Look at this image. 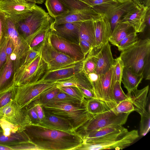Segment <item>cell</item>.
Listing matches in <instances>:
<instances>
[{"mask_svg":"<svg viewBox=\"0 0 150 150\" xmlns=\"http://www.w3.org/2000/svg\"><path fill=\"white\" fill-rule=\"evenodd\" d=\"M118 1H122L123 0H116Z\"/></svg>","mask_w":150,"mask_h":150,"instance_id":"obj_60","label":"cell"},{"mask_svg":"<svg viewBox=\"0 0 150 150\" xmlns=\"http://www.w3.org/2000/svg\"><path fill=\"white\" fill-rule=\"evenodd\" d=\"M143 78L142 74H136L129 69L124 67L121 82L124 87L127 89V93H129L133 90L137 89Z\"/></svg>","mask_w":150,"mask_h":150,"instance_id":"obj_25","label":"cell"},{"mask_svg":"<svg viewBox=\"0 0 150 150\" xmlns=\"http://www.w3.org/2000/svg\"><path fill=\"white\" fill-rule=\"evenodd\" d=\"M44 112L45 117L39 125L47 128L65 132H76L74 130L71 123L67 119L45 111Z\"/></svg>","mask_w":150,"mask_h":150,"instance_id":"obj_19","label":"cell"},{"mask_svg":"<svg viewBox=\"0 0 150 150\" xmlns=\"http://www.w3.org/2000/svg\"><path fill=\"white\" fill-rule=\"evenodd\" d=\"M13 48L14 47L13 42L12 40L9 38L7 41L6 48V53L7 57H10L13 52Z\"/></svg>","mask_w":150,"mask_h":150,"instance_id":"obj_54","label":"cell"},{"mask_svg":"<svg viewBox=\"0 0 150 150\" xmlns=\"http://www.w3.org/2000/svg\"><path fill=\"white\" fill-rule=\"evenodd\" d=\"M79 44L85 57L88 53L94 48L89 42L85 40H79Z\"/></svg>","mask_w":150,"mask_h":150,"instance_id":"obj_49","label":"cell"},{"mask_svg":"<svg viewBox=\"0 0 150 150\" xmlns=\"http://www.w3.org/2000/svg\"><path fill=\"white\" fill-rule=\"evenodd\" d=\"M0 119H4L23 130L26 126L32 124L26 107H21L14 100L0 108Z\"/></svg>","mask_w":150,"mask_h":150,"instance_id":"obj_10","label":"cell"},{"mask_svg":"<svg viewBox=\"0 0 150 150\" xmlns=\"http://www.w3.org/2000/svg\"><path fill=\"white\" fill-rule=\"evenodd\" d=\"M136 5L132 0H124L118 3L105 14L108 19L112 33L122 16Z\"/></svg>","mask_w":150,"mask_h":150,"instance_id":"obj_18","label":"cell"},{"mask_svg":"<svg viewBox=\"0 0 150 150\" xmlns=\"http://www.w3.org/2000/svg\"><path fill=\"white\" fill-rule=\"evenodd\" d=\"M52 25V23L51 28L37 50L39 54L47 64V70L58 69L80 62L59 51L53 46L50 39Z\"/></svg>","mask_w":150,"mask_h":150,"instance_id":"obj_6","label":"cell"},{"mask_svg":"<svg viewBox=\"0 0 150 150\" xmlns=\"http://www.w3.org/2000/svg\"><path fill=\"white\" fill-rule=\"evenodd\" d=\"M130 113L118 114L112 109L93 115L83 126L79 128V134L86 133L112 125L125 124Z\"/></svg>","mask_w":150,"mask_h":150,"instance_id":"obj_8","label":"cell"},{"mask_svg":"<svg viewBox=\"0 0 150 150\" xmlns=\"http://www.w3.org/2000/svg\"><path fill=\"white\" fill-rule=\"evenodd\" d=\"M6 32L9 37L13 42L15 52H16L19 49L21 41H20L18 31L16 28V23L7 17Z\"/></svg>","mask_w":150,"mask_h":150,"instance_id":"obj_33","label":"cell"},{"mask_svg":"<svg viewBox=\"0 0 150 150\" xmlns=\"http://www.w3.org/2000/svg\"><path fill=\"white\" fill-rule=\"evenodd\" d=\"M93 19L81 22L79 28V40L87 41L95 48V29Z\"/></svg>","mask_w":150,"mask_h":150,"instance_id":"obj_26","label":"cell"},{"mask_svg":"<svg viewBox=\"0 0 150 150\" xmlns=\"http://www.w3.org/2000/svg\"><path fill=\"white\" fill-rule=\"evenodd\" d=\"M135 4L139 7H150V0H132Z\"/></svg>","mask_w":150,"mask_h":150,"instance_id":"obj_55","label":"cell"},{"mask_svg":"<svg viewBox=\"0 0 150 150\" xmlns=\"http://www.w3.org/2000/svg\"><path fill=\"white\" fill-rule=\"evenodd\" d=\"M102 15L96 12L91 8L54 18L53 23L57 25L66 23L82 22L91 20Z\"/></svg>","mask_w":150,"mask_h":150,"instance_id":"obj_21","label":"cell"},{"mask_svg":"<svg viewBox=\"0 0 150 150\" xmlns=\"http://www.w3.org/2000/svg\"><path fill=\"white\" fill-rule=\"evenodd\" d=\"M56 82V87H60L73 86L83 88L94 92L91 83L87 74L83 71L67 79Z\"/></svg>","mask_w":150,"mask_h":150,"instance_id":"obj_23","label":"cell"},{"mask_svg":"<svg viewBox=\"0 0 150 150\" xmlns=\"http://www.w3.org/2000/svg\"><path fill=\"white\" fill-rule=\"evenodd\" d=\"M56 86V82L45 83L40 81L16 87L14 100L21 107L38 100L43 93Z\"/></svg>","mask_w":150,"mask_h":150,"instance_id":"obj_7","label":"cell"},{"mask_svg":"<svg viewBox=\"0 0 150 150\" xmlns=\"http://www.w3.org/2000/svg\"><path fill=\"white\" fill-rule=\"evenodd\" d=\"M99 50L95 53L97 59L96 73L98 74H101L107 72L112 67L114 59L109 42Z\"/></svg>","mask_w":150,"mask_h":150,"instance_id":"obj_17","label":"cell"},{"mask_svg":"<svg viewBox=\"0 0 150 150\" xmlns=\"http://www.w3.org/2000/svg\"><path fill=\"white\" fill-rule=\"evenodd\" d=\"M16 86L13 85L7 88L0 91V108L14 100L16 93Z\"/></svg>","mask_w":150,"mask_h":150,"instance_id":"obj_37","label":"cell"},{"mask_svg":"<svg viewBox=\"0 0 150 150\" xmlns=\"http://www.w3.org/2000/svg\"><path fill=\"white\" fill-rule=\"evenodd\" d=\"M25 107H26L28 113L32 124L35 125L39 124L40 121L36 109L35 100Z\"/></svg>","mask_w":150,"mask_h":150,"instance_id":"obj_46","label":"cell"},{"mask_svg":"<svg viewBox=\"0 0 150 150\" xmlns=\"http://www.w3.org/2000/svg\"><path fill=\"white\" fill-rule=\"evenodd\" d=\"M13 71L12 61L10 59L9 57H8L5 67L0 75V91L11 86H9L7 82L11 76Z\"/></svg>","mask_w":150,"mask_h":150,"instance_id":"obj_32","label":"cell"},{"mask_svg":"<svg viewBox=\"0 0 150 150\" xmlns=\"http://www.w3.org/2000/svg\"><path fill=\"white\" fill-rule=\"evenodd\" d=\"M13 150H38L37 147L30 141L23 142L10 147Z\"/></svg>","mask_w":150,"mask_h":150,"instance_id":"obj_48","label":"cell"},{"mask_svg":"<svg viewBox=\"0 0 150 150\" xmlns=\"http://www.w3.org/2000/svg\"><path fill=\"white\" fill-rule=\"evenodd\" d=\"M94 24L96 40L94 49L99 50L109 42L112 30L108 19L103 14L93 19Z\"/></svg>","mask_w":150,"mask_h":150,"instance_id":"obj_14","label":"cell"},{"mask_svg":"<svg viewBox=\"0 0 150 150\" xmlns=\"http://www.w3.org/2000/svg\"><path fill=\"white\" fill-rule=\"evenodd\" d=\"M24 131L38 150H77L83 142L82 136L77 132H65L39 124L27 125Z\"/></svg>","mask_w":150,"mask_h":150,"instance_id":"obj_1","label":"cell"},{"mask_svg":"<svg viewBox=\"0 0 150 150\" xmlns=\"http://www.w3.org/2000/svg\"><path fill=\"white\" fill-rule=\"evenodd\" d=\"M125 67L150 80V39H139L134 45L121 52L120 56Z\"/></svg>","mask_w":150,"mask_h":150,"instance_id":"obj_2","label":"cell"},{"mask_svg":"<svg viewBox=\"0 0 150 150\" xmlns=\"http://www.w3.org/2000/svg\"><path fill=\"white\" fill-rule=\"evenodd\" d=\"M39 54V52L37 50L30 49L27 53L24 66L30 62Z\"/></svg>","mask_w":150,"mask_h":150,"instance_id":"obj_52","label":"cell"},{"mask_svg":"<svg viewBox=\"0 0 150 150\" xmlns=\"http://www.w3.org/2000/svg\"><path fill=\"white\" fill-rule=\"evenodd\" d=\"M24 67L21 77L14 84L16 87L38 81L47 70L46 63L39 54Z\"/></svg>","mask_w":150,"mask_h":150,"instance_id":"obj_11","label":"cell"},{"mask_svg":"<svg viewBox=\"0 0 150 150\" xmlns=\"http://www.w3.org/2000/svg\"><path fill=\"white\" fill-rule=\"evenodd\" d=\"M7 19L6 14L0 11V42L3 32L6 31Z\"/></svg>","mask_w":150,"mask_h":150,"instance_id":"obj_50","label":"cell"},{"mask_svg":"<svg viewBox=\"0 0 150 150\" xmlns=\"http://www.w3.org/2000/svg\"><path fill=\"white\" fill-rule=\"evenodd\" d=\"M112 109L118 114L130 113L134 111L132 103L129 99L119 102Z\"/></svg>","mask_w":150,"mask_h":150,"instance_id":"obj_41","label":"cell"},{"mask_svg":"<svg viewBox=\"0 0 150 150\" xmlns=\"http://www.w3.org/2000/svg\"><path fill=\"white\" fill-rule=\"evenodd\" d=\"M53 21L48 13L36 5L27 17L15 23L17 30L28 39L34 38Z\"/></svg>","mask_w":150,"mask_h":150,"instance_id":"obj_5","label":"cell"},{"mask_svg":"<svg viewBox=\"0 0 150 150\" xmlns=\"http://www.w3.org/2000/svg\"><path fill=\"white\" fill-rule=\"evenodd\" d=\"M149 90V86L147 85L142 89H137L126 94L132 103L134 111L138 113L141 116L150 113L146 109Z\"/></svg>","mask_w":150,"mask_h":150,"instance_id":"obj_20","label":"cell"},{"mask_svg":"<svg viewBox=\"0 0 150 150\" xmlns=\"http://www.w3.org/2000/svg\"><path fill=\"white\" fill-rule=\"evenodd\" d=\"M60 91L59 88L56 86L42 94L39 100L42 105L46 104L53 98Z\"/></svg>","mask_w":150,"mask_h":150,"instance_id":"obj_45","label":"cell"},{"mask_svg":"<svg viewBox=\"0 0 150 150\" xmlns=\"http://www.w3.org/2000/svg\"><path fill=\"white\" fill-rule=\"evenodd\" d=\"M35 101L36 109L40 122L45 117V112L42 105L39 99L35 100Z\"/></svg>","mask_w":150,"mask_h":150,"instance_id":"obj_51","label":"cell"},{"mask_svg":"<svg viewBox=\"0 0 150 150\" xmlns=\"http://www.w3.org/2000/svg\"><path fill=\"white\" fill-rule=\"evenodd\" d=\"M45 111L67 119L76 131L93 115L87 111L83 104L78 105L67 102H50L42 105Z\"/></svg>","mask_w":150,"mask_h":150,"instance_id":"obj_4","label":"cell"},{"mask_svg":"<svg viewBox=\"0 0 150 150\" xmlns=\"http://www.w3.org/2000/svg\"><path fill=\"white\" fill-rule=\"evenodd\" d=\"M141 116L140 124V134L144 136L149 132L150 128V113Z\"/></svg>","mask_w":150,"mask_h":150,"instance_id":"obj_47","label":"cell"},{"mask_svg":"<svg viewBox=\"0 0 150 150\" xmlns=\"http://www.w3.org/2000/svg\"><path fill=\"white\" fill-rule=\"evenodd\" d=\"M58 88L61 91L75 98L83 104L84 103L86 99L83 97L77 87L69 86Z\"/></svg>","mask_w":150,"mask_h":150,"instance_id":"obj_44","label":"cell"},{"mask_svg":"<svg viewBox=\"0 0 150 150\" xmlns=\"http://www.w3.org/2000/svg\"><path fill=\"white\" fill-rule=\"evenodd\" d=\"M145 22L146 27H148L149 28L150 26V8H148L146 13Z\"/></svg>","mask_w":150,"mask_h":150,"instance_id":"obj_56","label":"cell"},{"mask_svg":"<svg viewBox=\"0 0 150 150\" xmlns=\"http://www.w3.org/2000/svg\"><path fill=\"white\" fill-rule=\"evenodd\" d=\"M69 11L68 13H74L90 8L79 0H60Z\"/></svg>","mask_w":150,"mask_h":150,"instance_id":"obj_38","label":"cell"},{"mask_svg":"<svg viewBox=\"0 0 150 150\" xmlns=\"http://www.w3.org/2000/svg\"><path fill=\"white\" fill-rule=\"evenodd\" d=\"M59 102L69 103L78 105H81L83 104L75 98L60 91L48 103Z\"/></svg>","mask_w":150,"mask_h":150,"instance_id":"obj_43","label":"cell"},{"mask_svg":"<svg viewBox=\"0 0 150 150\" xmlns=\"http://www.w3.org/2000/svg\"><path fill=\"white\" fill-rule=\"evenodd\" d=\"M78 88L85 98L90 99L97 98L93 91L83 88L79 87Z\"/></svg>","mask_w":150,"mask_h":150,"instance_id":"obj_53","label":"cell"},{"mask_svg":"<svg viewBox=\"0 0 150 150\" xmlns=\"http://www.w3.org/2000/svg\"><path fill=\"white\" fill-rule=\"evenodd\" d=\"M43 1H45L46 0H42Z\"/></svg>","mask_w":150,"mask_h":150,"instance_id":"obj_61","label":"cell"},{"mask_svg":"<svg viewBox=\"0 0 150 150\" xmlns=\"http://www.w3.org/2000/svg\"><path fill=\"white\" fill-rule=\"evenodd\" d=\"M121 85V83L116 81L112 89L111 98L115 105L121 101L129 99L127 95L123 91Z\"/></svg>","mask_w":150,"mask_h":150,"instance_id":"obj_36","label":"cell"},{"mask_svg":"<svg viewBox=\"0 0 150 150\" xmlns=\"http://www.w3.org/2000/svg\"><path fill=\"white\" fill-rule=\"evenodd\" d=\"M10 59L12 61H14L16 60V55L15 53H12L10 56Z\"/></svg>","mask_w":150,"mask_h":150,"instance_id":"obj_59","label":"cell"},{"mask_svg":"<svg viewBox=\"0 0 150 150\" xmlns=\"http://www.w3.org/2000/svg\"><path fill=\"white\" fill-rule=\"evenodd\" d=\"M82 22L66 23L57 25L52 23L53 31L60 37L79 44V27Z\"/></svg>","mask_w":150,"mask_h":150,"instance_id":"obj_16","label":"cell"},{"mask_svg":"<svg viewBox=\"0 0 150 150\" xmlns=\"http://www.w3.org/2000/svg\"><path fill=\"white\" fill-rule=\"evenodd\" d=\"M50 39L53 46L59 51L78 61H83L85 59V57L79 44L60 37L54 32L52 29Z\"/></svg>","mask_w":150,"mask_h":150,"instance_id":"obj_12","label":"cell"},{"mask_svg":"<svg viewBox=\"0 0 150 150\" xmlns=\"http://www.w3.org/2000/svg\"><path fill=\"white\" fill-rule=\"evenodd\" d=\"M53 21L50 25L38 33L34 37L31 41L30 45V49L37 50L38 47L44 40L47 33L51 28Z\"/></svg>","mask_w":150,"mask_h":150,"instance_id":"obj_40","label":"cell"},{"mask_svg":"<svg viewBox=\"0 0 150 150\" xmlns=\"http://www.w3.org/2000/svg\"><path fill=\"white\" fill-rule=\"evenodd\" d=\"M124 66L120 56L114 60L112 66L113 75L115 81L121 83Z\"/></svg>","mask_w":150,"mask_h":150,"instance_id":"obj_42","label":"cell"},{"mask_svg":"<svg viewBox=\"0 0 150 150\" xmlns=\"http://www.w3.org/2000/svg\"><path fill=\"white\" fill-rule=\"evenodd\" d=\"M134 32H136L135 30L128 23L119 21L113 30L109 41L116 46L121 40Z\"/></svg>","mask_w":150,"mask_h":150,"instance_id":"obj_24","label":"cell"},{"mask_svg":"<svg viewBox=\"0 0 150 150\" xmlns=\"http://www.w3.org/2000/svg\"><path fill=\"white\" fill-rule=\"evenodd\" d=\"M137 33H133L120 42L116 46L118 50L122 52L136 43L139 40Z\"/></svg>","mask_w":150,"mask_h":150,"instance_id":"obj_39","label":"cell"},{"mask_svg":"<svg viewBox=\"0 0 150 150\" xmlns=\"http://www.w3.org/2000/svg\"><path fill=\"white\" fill-rule=\"evenodd\" d=\"M36 5L24 0H0V11L16 23L27 17Z\"/></svg>","mask_w":150,"mask_h":150,"instance_id":"obj_9","label":"cell"},{"mask_svg":"<svg viewBox=\"0 0 150 150\" xmlns=\"http://www.w3.org/2000/svg\"><path fill=\"white\" fill-rule=\"evenodd\" d=\"M96 12L105 14L118 3L116 0H79Z\"/></svg>","mask_w":150,"mask_h":150,"instance_id":"obj_28","label":"cell"},{"mask_svg":"<svg viewBox=\"0 0 150 150\" xmlns=\"http://www.w3.org/2000/svg\"><path fill=\"white\" fill-rule=\"evenodd\" d=\"M137 130L129 131L125 127L101 137L83 143L77 150L122 149L139 137Z\"/></svg>","mask_w":150,"mask_h":150,"instance_id":"obj_3","label":"cell"},{"mask_svg":"<svg viewBox=\"0 0 150 150\" xmlns=\"http://www.w3.org/2000/svg\"><path fill=\"white\" fill-rule=\"evenodd\" d=\"M124 127L122 125H112L86 133L81 135L83 140V143L106 135Z\"/></svg>","mask_w":150,"mask_h":150,"instance_id":"obj_30","label":"cell"},{"mask_svg":"<svg viewBox=\"0 0 150 150\" xmlns=\"http://www.w3.org/2000/svg\"><path fill=\"white\" fill-rule=\"evenodd\" d=\"M0 150H12L9 147L0 144Z\"/></svg>","mask_w":150,"mask_h":150,"instance_id":"obj_58","label":"cell"},{"mask_svg":"<svg viewBox=\"0 0 150 150\" xmlns=\"http://www.w3.org/2000/svg\"><path fill=\"white\" fill-rule=\"evenodd\" d=\"M45 5L48 13L54 19L65 15L69 11L60 0H46Z\"/></svg>","mask_w":150,"mask_h":150,"instance_id":"obj_29","label":"cell"},{"mask_svg":"<svg viewBox=\"0 0 150 150\" xmlns=\"http://www.w3.org/2000/svg\"><path fill=\"white\" fill-rule=\"evenodd\" d=\"M83 104L88 112L92 115L110 109L104 101L97 98L86 99Z\"/></svg>","mask_w":150,"mask_h":150,"instance_id":"obj_31","label":"cell"},{"mask_svg":"<svg viewBox=\"0 0 150 150\" xmlns=\"http://www.w3.org/2000/svg\"><path fill=\"white\" fill-rule=\"evenodd\" d=\"M83 61L58 69L47 70L39 81L53 83L67 79L83 71Z\"/></svg>","mask_w":150,"mask_h":150,"instance_id":"obj_13","label":"cell"},{"mask_svg":"<svg viewBox=\"0 0 150 150\" xmlns=\"http://www.w3.org/2000/svg\"><path fill=\"white\" fill-rule=\"evenodd\" d=\"M147 7H139L136 5L125 14L120 21L126 22L132 27L137 33L144 31L146 25L145 22Z\"/></svg>","mask_w":150,"mask_h":150,"instance_id":"obj_15","label":"cell"},{"mask_svg":"<svg viewBox=\"0 0 150 150\" xmlns=\"http://www.w3.org/2000/svg\"><path fill=\"white\" fill-rule=\"evenodd\" d=\"M87 75L91 83L94 93L96 97L98 99L103 101L102 88L99 74L95 72L89 74Z\"/></svg>","mask_w":150,"mask_h":150,"instance_id":"obj_35","label":"cell"},{"mask_svg":"<svg viewBox=\"0 0 150 150\" xmlns=\"http://www.w3.org/2000/svg\"><path fill=\"white\" fill-rule=\"evenodd\" d=\"M95 50L93 48L87 54L83 61V71L87 75L96 72L97 59Z\"/></svg>","mask_w":150,"mask_h":150,"instance_id":"obj_34","label":"cell"},{"mask_svg":"<svg viewBox=\"0 0 150 150\" xmlns=\"http://www.w3.org/2000/svg\"><path fill=\"white\" fill-rule=\"evenodd\" d=\"M27 1L32 2L35 4H42L44 1L42 0H24Z\"/></svg>","mask_w":150,"mask_h":150,"instance_id":"obj_57","label":"cell"},{"mask_svg":"<svg viewBox=\"0 0 150 150\" xmlns=\"http://www.w3.org/2000/svg\"><path fill=\"white\" fill-rule=\"evenodd\" d=\"M102 90L103 101L112 109L115 106L111 98L112 89L115 81L112 73V67L106 73L99 74Z\"/></svg>","mask_w":150,"mask_h":150,"instance_id":"obj_22","label":"cell"},{"mask_svg":"<svg viewBox=\"0 0 150 150\" xmlns=\"http://www.w3.org/2000/svg\"><path fill=\"white\" fill-rule=\"evenodd\" d=\"M30 141L24 131L12 133L10 135L4 134L0 128V144L11 147L21 143Z\"/></svg>","mask_w":150,"mask_h":150,"instance_id":"obj_27","label":"cell"}]
</instances>
